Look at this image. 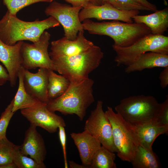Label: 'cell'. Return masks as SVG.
Instances as JSON below:
<instances>
[{
    "label": "cell",
    "mask_w": 168,
    "mask_h": 168,
    "mask_svg": "<svg viewBox=\"0 0 168 168\" xmlns=\"http://www.w3.org/2000/svg\"><path fill=\"white\" fill-rule=\"evenodd\" d=\"M94 81L90 78L70 82L66 91L61 95L49 100L47 105L50 111H58L63 115H76L81 121L84 118L88 108L95 101L93 93Z\"/></svg>",
    "instance_id": "cell-1"
},
{
    "label": "cell",
    "mask_w": 168,
    "mask_h": 168,
    "mask_svg": "<svg viewBox=\"0 0 168 168\" xmlns=\"http://www.w3.org/2000/svg\"><path fill=\"white\" fill-rule=\"evenodd\" d=\"M60 26L59 22L51 16L42 21H26L10 14L7 11L0 20V39L10 45L24 40L34 43L45 30Z\"/></svg>",
    "instance_id": "cell-2"
},
{
    "label": "cell",
    "mask_w": 168,
    "mask_h": 168,
    "mask_svg": "<svg viewBox=\"0 0 168 168\" xmlns=\"http://www.w3.org/2000/svg\"><path fill=\"white\" fill-rule=\"evenodd\" d=\"M82 24L83 30L90 34L111 37L114 41L112 47L128 46L151 33L150 29L142 23H123L117 20L95 22L87 19Z\"/></svg>",
    "instance_id": "cell-3"
},
{
    "label": "cell",
    "mask_w": 168,
    "mask_h": 168,
    "mask_svg": "<svg viewBox=\"0 0 168 168\" xmlns=\"http://www.w3.org/2000/svg\"><path fill=\"white\" fill-rule=\"evenodd\" d=\"M104 56L100 47L94 45L77 55L50 58L56 71L73 82L89 78V74L99 66Z\"/></svg>",
    "instance_id": "cell-4"
},
{
    "label": "cell",
    "mask_w": 168,
    "mask_h": 168,
    "mask_svg": "<svg viewBox=\"0 0 168 168\" xmlns=\"http://www.w3.org/2000/svg\"><path fill=\"white\" fill-rule=\"evenodd\" d=\"M160 106L154 97L141 95L123 99L114 109L125 121L136 125L156 120Z\"/></svg>",
    "instance_id": "cell-5"
},
{
    "label": "cell",
    "mask_w": 168,
    "mask_h": 168,
    "mask_svg": "<svg viewBox=\"0 0 168 168\" xmlns=\"http://www.w3.org/2000/svg\"><path fill=\"white\" fill-rule=\"evenodd\" d=\"M105 112L111 126L117 156L123 161L131 162L139 145L132 125L110 107L108 106Z\"/></svg>",
    "instance_id": "cell-6"
},
{
    "label": "cell",
    "mask_w": 168,
    "mask_h": 168,
    "mask_svg": "<svg viewBox=\"0 0 168 168\" xmlns=\"http://www.w3.org/2000/svg\"><path fill=\"white\" fill-rule=\"evenodd\" d=\"M112 47L116 53L114 61L117 65L127 66L147 52L168 54V36L151 33L141 37L128 46Z\"/></svg>",
    "instance_id": "cell-7"
},
{
    "label": "cell",
    "mask_w": 168,
    "mask_h": 168,
    "mask_svg": "<svg viewBox=\"0 0 168 168\" xmlns=\"http://www.w3.org/2000/svg\"><path fill=\"white\" fill-rule=\"evenodd\" d=\"M50 35L44 31L36 41L23 42L21 48L22 66L28 70L43 68L56 71L48 51Z\"/></svg>",
    "instance_id": "cell-8"
},
{
    "label": "cell",
    "mask_w": 168,
    "mask_h": 168,
    "mask_svg": "<svg viewBox=\"0 0 168 168\" xmlns=\"http://www.w3.org/2000/svg\"><path fill=\"white\" fill-rule=\"evenodd\" d=\"M82 7H73L68 4L53 1L46 8L45 14L55 18L63 26L64 35L73 40L79 31L84 30L79 15Z\"/></svg>",
    "instance_id": "cell-9"
},
{
    "label": "cell",
    "mask_w": 168,
    "mask_h": 168,
    "mask_svg": "<svg viewBox=\"0 0 168 168\" xmlns=\"http://www.w3.org/2000/svg\"><path fill=\"white\" fill-rule=\"evenodd\" d=\"M103 102L97 101L95 108L92 110L86 121L84 130L97 138L102 146L112 152H117L112 136V127L103 109Z\"/></svg>",
    "instance_id": "cell-10"
},
{
    "label": "cell",
    "mask_w": 168,
    "mask_h": 168,
    "mask_svg": "<svg viewBox=\"0 0 168 168\" xmlns=\"http://www.w3.org/2000/svg\"><path fill=\"white\" fill-rule=\"evenodd\" d=\"M139 12V11L137 10H119L108 3L99 6L90 4L81 10L79 17L81 22L85 20L94 18L98 20H117L132 23L133 16L138 15Z\"/></svg>",
    "instance_id": "cell-11"
},
{
    "label": "cell",
    "mask_w": 168,
    "mask_h": 168,
    "mask_svg": "<svg viewBox=\"0 0 168 168\" xmlns=\"http://www.w3.org/2000/svg\"><path fill=\"white\" fill-rule=\"evenodd\" d=\"M20 112L30 124L41 127L50 133L57 132L59 126H66L63 118L49 110L46 104L36 108L22 109Z\"/></svg>",
    "instance_id": "cell-12"
},
{
    "label": "cell",
    "mask_w": 168,
    "mask_h": 168,
    "mask_svg": "<svg viewBox=\"0 0 168 168\" xmlns=\"http://www.w3.org/2000/svg\"><path fill=\"white\" fill-rule=\"evenodd\" d=\"M84 30L79 31L73 40H70L65 36L51 43L50 57H69L85 52L94 44L84 36Z\"/></svg>",
    "instance_id": "cell-13"
},
{
    "label": "cell",
    "mask_w": 168,
    "mask_h": 168,
    "mask_svg": "<svg viewBox=\"0 0 168 168\" xmlns=\"http://www.w3.org/2000/svg\"><path fill=\"white\" fill-rule=\"evenodd\" d=\"M23 41L13 45H7L0 39V62L4 65L10 77V86L16 84L19 71L22 66L21 48Z\"/></svg>",
    "instance_id": "cell-14"
},
{
    "label": "cell",
    "mask_w": 168,
    "mask_h": 168,
    "mask_svg": "<svg viewBox=\"0 0 168 168\" xmlns=\"http://www.w3.org/2000/svg\"><path fill=\"white\" fill-rule=\"evenodd\" d=\"M48 70L39 68L35 73L25 68L24 71L23 82L26 91L46 105L49 101L48 96Z\"/></svg>",
    "instance_id": "cell-15"
},
{
    "label": "cell",
    "mask_w": 168,
    "mask_h": 168,
    "mask_svg": "<svg viewBox=\"0 0 168 168\" xmlns=\"http://www.w3.org/2000/svg\"><path fill=\"white\" fill-rule=\"evenodd\" d=\"M36 127L30 124L26 131L23 142L19 147L23 154L29 156L38 164L45 166L44 161L47 153L46 147L44 140Z\"/></svg>",
    "instance_id": "cell-16"
},
{
    "label": "cell",
    "mask_w": 168,
    "mask_h": 168,
    "mask_svg": "<svg viewBox=\"0 0 168 168\" xmlns=\"http://www.w3.org/2000/svg\"><path fill=\"white\" fill-rule=\"evenodd\" d=\"M70 136L78 149L82 164L89 168L94 155L101 146L100 142L85 130L81 133H72Z\"/></svg>",
    "instance_id": "cell-17"
},
{
    "label": "cell",
    "mask_w": 168,
    "mask_h": 168,
    "mask_svg": "<svg viewBox=\"0 0 168 168\" xmlns=\"http://www.w3.org/2000/svg\"><path fill=\"white\" fill-rule=\"evenodd\" d=\"M131 125L139 144L148 149H152L153 144L159 136L168 134V127L160 124L156 120L139 124Z\"/></svg>",
    "instance_id": "cell-18"
},
{
    "label": "cell",
    "mask_w": 168,
    "mask_h": 168,
    "mask_svg": "<svg viewBox=\"0 0 168 168\" xmlns=\"http://www.w3.org/2000/svg\"><path fill=\"white\" fill-rule=\"evenodd\" d=\"M168 67V54L153 52L145 53L132 64L126 66L124 72L130 73L146 69Z\"/></svg>",
    "instance_id": "cell-19"
},
{
    "label": "cell",
    "mask_w": 168,
    "mask_h": 168,
    "mask_svg": "<svg viewBox=\"0 0 168 168\" xmlns=\"http://www.w3.org/2000/svg\"><path fill=\"white\" fill-rule=\"evenodd\" d=\"M132 19L135 22L142 23L150 30L154 35H162L168 28V9L166 7L154 13L146 15L133 16Z\"/></svg>",
    "instance_id": "cell-20"
},
{
    "label": "cell",
    "mask_w": 168,
    "mask_h": 168,
    "mask_svg": "<svg viewBox=\"0 0 168 168\" xmlns=\"http://www.w3.org/2000/svg\"><path fill=\"white\" fill-rule=\"evenodd\" d=\"M24 68L21 66L18 74L19 85L17 91L13 98L12 111L15 113L18 110L35 108L45 104L29 94L26 91L23 82Z\"/></svg>",
    "instance_id": "cell-21"
},
{
    "label": "cell",
    "mask_w": 168,
    "mask_h": 168,
    "mask_svg": "<svg viewBox=\"0 0 168 168\" xmlns=\"http://www.w3.org/2000/svg\"><path fill=\"white\" fill-rule=\"evenodd\" d=\"M134 168H160L159 159L152 149H147L139 144L133 158L130 162Z\"/></svg>",
    "instance_id": "cell-22"
},
{
    "label": "cell",
    "mask_w": 168,
    "mask_h": 168,
    "mask_svg": "<svg viewBox=\"0 0 168 168\" xmlns=\"http://www.w3.org/2000/svg\"><path fill=\"white\" fill-rule=\"evenodd\" d=\"M54 71L48 70V96L49 101L62 95L70 84V81L66 78L57 74Z\"/></svg>",
    "instance_id": "cell-23"
},
{
    "label": "cell",
    "mask_w": 168,
    "mask_h": 168,
    "mask_svg": "<svg viewBox=\"0 0 168 168\" xmlns=\"http://www.w3.org/2000/svg\"><path fill=\"white\" fill-rule=\"evenodd\" d=\"M116 156L102 146L94 155L89 168H116L114 162Z\"/></svg>",
    "instance_id": "cell-24"
},
{
    "label": "cell",
    "mask_w": 168,
    "mask_h": 168,
    "mask_svg": "<svg viewBox=\"0 0 168 168\" xmlns=\"http://www.w3.org/2000/svg\"><path fill=\"white\" fill-rule=\"evenodd\" d=\"M11 154L13 162L17 168H46V166L38 164L33 159L23 154L21 151L19 146L13 144Z\"/></svg>",
    "instance_id": "cell-25"
},
{
    "label": "cell",
    "mask_w": 168,
    "mask_h": 168,
    "mask_svg": "<svg viewBox=\"0 0 168 168\" xmlns=\"http://www.w3.org/2000/svg\"><path fill=\"white\" fill-rule=\"evenodd\" d=\"M3 2L9 14L16 15L20 10L30 5L40 2L52 1L51 0H3Z\"/></svg>",
    "instance_id": "cell-26"
},
{
    "label": "cell",
    "mask_w": 168,
    "mask_h": 168,
    "mask_svg": "<svg viewBox=\"0 0 168 168\" xmlns=\"http://www.w3.org/2000/svg\"><path fill=\"white\" fill-rule=\"evenodd\" d=\"M108 3L115 8L120 10L149 11L147 8L134 0H108Z\"/></svg>",
    "instance_id": "cell-27"
},
{
    "label": "cell",
    "mask_w": 168,
    "mask_h": 168,
    "mask_svg": "<svg viewBox=\"0 0 168 168\" xmlns=\"http://www.w3.org/2000/svg\"><path fill=\"white\" fill-rule=\"evenodd\" d=\"M13 98L2 113L0 117V141L6 139V131L9 122L14 113L12 111Z\"/></svg>",
    "instance_id": "cell-28"
},
{
    "label": "cell",
    "mask_w": 168,
    "mask_h": 168,
    "mask_svg": "<svg viewBox=\"0 0 168 168\" xmlns=\"http://www.w3.org/2000/svg\"><path fill=\"white\" fill-rule=\"evenodd\" d=\"M13 144L7 138L0 141V168L13 162L11 154Z\"/></svg>",
    "instance_id": "cell-29"
},
{
    "label": "cell",
    "mask_w": 168,
    "mask_h": 168,
    "mask_svg": "<svg viewBox=\"0 0 168 168\" xmlns=\"http://www.w3.org/2000/svg\"><path fill=\"white\" fill-rule=\"evenodd\" d=\"M157 122L160 124L168 127V97L161 103L160 109L156 119Z\"/></svg>",
    "instance_id": "cell-30"
},
{
    "label": "cell",
    "mask_w": 168,
    "mask_h": 168,
    "mask_svg": "<svg viewBox=\"0 0 168 168\" xmlns=\"http://www.w3.org/2000/svg\"><path fill=\"white\" fill-rule=\"evenodd\" d=\"M58 135L59 140L62 147L64 161V166L65 168L68 167L67 160L66 150V136L64 127L59 126L58 127Z\"/></svg>",
    "instance_id": "cell-31"
},
{
    "label": "cell",
    "mask_w": 168,
    "mask_h": 168,
    "mask_svg": "<svg viewBox=\"0 0 168 168\" xmlns=\"http://www.w3.org/2000/svg\"><path fill=\"white\" fill-rule=\"evenodd\" d=\"M159 79L161 87L162 88L167 87L168 85V67L164 68V69L161 72Z\"/></svg>",
    "instance_id": "cell-32"
},
{
    "label": "cell",
    "mask_w": 168,
    "mask_h": 168,
    "mask_svg": "<svg viewBox=\"0 0 168 168\" xmlns=\"http://www.w3.org/2000/svg\"><path fill=\"white\" fill-rule=\"evenodd\" d=\"M9 80L10 77L7 70L0 64V86L4 85Z\"/></svg>",
    "instance_id": "cell-33"
},
{
    "label": "cell",
    "mask_w": 168,
    "mask_h": 168,
    "mask_svg": "<svg viewBox=\"0 0 168 168\" xmlns=\"http://www.w3.org/2000/svg\"><path fill=\"white\" fill-rule=\"evenodd\" d=\"M66 2L70 3L73 7H85L90 4V0H64Z\"/></svg>",
    "instance_id": "cell-34"
},
{
    "label": "cell",
    "mask_w": 168,
    "mask_h": 168,
    "mask_svg": "<svg viewBox=\"0 0 168 168\" xmlns=\"http://www.w3.org/2000/svg\"><path fill=\"white\" fill-rule=\"evenodd\" d=\"M134 0L143 6L147 8L149 11L155 12L157 10L156 5L150 2L147 0Z\"/></svg>",
    "instance_id": "cell-35"
},
{
    "label": "cell",
    "mask_w": 168,
    "mask_h": 168,
    "mask_svg": "<svg viewBox=\"0 0 168 168\" xmlns=\"http://www.w3.org/2000/svg\"><path fill=\"white\" fill-rule=\"evenodd\" d=\"M68 162L69 167L70 168H88L87 166L82 164H79L72 161H70Z\"/></svg>",
    "instance_id": "cell-36"
},
{
    "label": "cell",
    "mask_w": 168,
    "mask_h": 168,
    "mask_svg": "<svg viewBox=\"0 0 168 168\" xmlns=\"http://www.w3.org/2000/svg\"><path fill=\"white\" fill-rule=\"evenodd\" d=\"M93 5L99 6L105 3H108V0H90Z\"/></svg>",
    "instance_id": "cell-37"
},
{
    "label": "cell",
    "mask_w": 168,
    "mask_h": 168,
    "mask_svg": "<svg viewBox=\"0 0 168 168\" xmlns=\"http://www.w3.org/2000/svg\"><path fill=\"white\" fill-rule=\"evenodd\" d=\"M0 168H17L16 166L14 163L7 164L0 167Z\"/></svg>",
    "instance_id": "cell-38"
},
{
    "label": "cell",
    "mask_w": 168,
    "mask_h": 168,
    "mask_svg": "<svg viewBox=\"0 0 168 168\" xmlns=\"http://www.w3.org/2000/svg\"><path fill=\"white\" fill-rule=\"evenodd\" d=\"M164 2V4L165 5L167 6V3L166 0H163Z\"/></svg>",
    "instance_id": "cell-39"
},
{
    "label": "cell",
    "mask_w": 168,
    "mask_h": 168,
    "mask_svg": "<svg viewBox=\"0 0 168 168\" xmlns=\"http://www.w3.org/2000/svg\"><path fill=\"white\" fill-rule=\"evenodd\" d=\"M54 0H51L52 1H54Z\"/></svg>",
    "instance_id": "cell-40"
},
{
    "label": "cell",
    "mask_w": 168,
    "mask_h": 168,
    "mask_svg": "<svg viewBox=\"0 0 168 168\" xmlns=\"http://www.w3.org/2000/svg\"></svg>",
    "instance_id": "cell-41"
}]
</instances>
